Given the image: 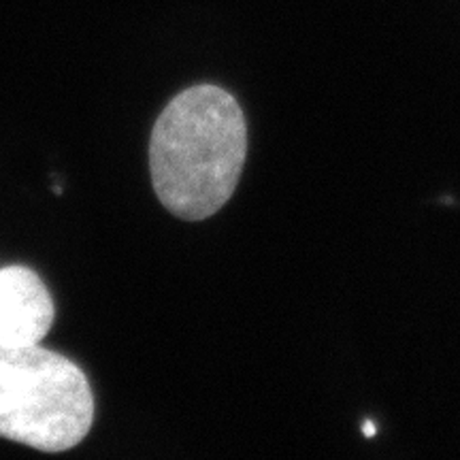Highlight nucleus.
<instances>
[{
  "mask_svg": "<svg viewBox=\"0 0 460 460\" xmlns=\"http://www.w3.org/2000/svg\"><path fill=\"white\" fill-rule=\"evenodd\" d=\"M247 154L237 99L217 85H192L160 113L149 139L154 192L172 216L205 220L228 203Z\"/></svg>",
  "mask_w": 460,
  "mask_h": 460,
  "instance_id": "nucleus-1",
  "label": "nucleus"
},
{
  "mask_svg": "<svg viewBox=\"0 0 460 460\" xmlns=\"http://www.w3.org/2000/svg\"><path fill=\"white\" fill-rule=\"evenodd\" d=\"M94 422L85 373L66 356L0 345V437L41 452L82 444Z\"/></svg>",
  "mask_w": 460,
  "mask_h": 460,
  "instance_id": "nucleus-2",
  "label": "nucleus"
},
{
  "mask_svg": "<svg viewBox=\"0 0 460 460\" xmlns=\"http://www.w3.org/2000/svg\"><path fill=\"white\" fill-rule=\"evenodd\" d=\"M56 307L43 279L32 269H0V345L32 348L48 337Z\"/></svg>",
  "mask_w": 460,
  "mask_h": 460,
  "instance_id": "nucleus-3",
  "label": "nucleus"
},
{
  "mask_svg": "<svg viewBox=\"0 0 460 460\" xmlns=\"http://www.w3.org/2000/svg\"><path fill=\"white\" fill-rule=\"evenodd\" d=\"M362 433H365L367 437L377 435V427L373 422H365V427H362Z\"/></svg>",
  "mask_w": 460,
  "mask_h": 460,
  "instance_id": "nucleus-4",
  "label": "nucleus"
}]
</instances>
